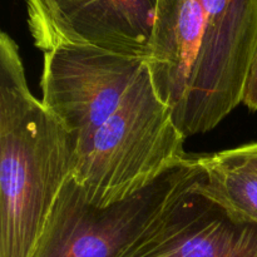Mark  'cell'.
<instances>
[{
    "label": "cell",
    "instance_id": "7",
    "mask_svg": "<svg viewBox=\"0 0 257 257\" xmlns=\"http://www.w3.org/2000/svg\"><path fill=\"white\" fill-rule=\"evenodd\" d=\"M157 5L158 0H53L45 52L84 43L148 59Z\"/></svg>",
    "mask_w": 257,
    "mask_h": 257
},
{
    "label": "cell",
    "instance_id": "2",
    "mask_svg": "<svg viewBox=\"0 0 257 257\" xmlns=\"http://www.w3.org/2000/svg\"><path fill=\"white\" fill-rule=\"evenodd\" d=\"M186 138L145 64L114 112L77 148L70 177L97 207L123 202L185 162Z\"/></svg>",
    "mask_w": 257,
    "mask_h": 257
},
{
    "label": "cell",
    "instance_id": "10",
    "mask_svg": "<svg viewBox=\"0 0 257 257\" xmlns=\"http://www.w3.org/2000/svg\"><path fill=\"white\" fill-rule=\"evenodd\" d=\"M218 158L232 165L242 166L257 173V141L238 147L216 152Z\"/></svg>",
    "mask_w": 257,
    "mask_h": 257
},
{
    "label": "cell",
    "instance_id": "5",
    "mask_svg": "<svg viewBox=\"0 0 257 257\" xmlns=\"http://www.w3.org/2000/svg\"><path fill=\"white\" fill-rule=\"evenodd\" d=\"M205 40L181 131L215 130L242 103L257 48V0H198Z\"/></svg>",
    "mask_w": 257,
    "mask_h": 257
},
{
    "label": "cell",
    "instance_id": "11",
    "mask_svg": "<svg viewBox=\"0 0 257 257\" xmlns=\"http://www.w3.org/2000/svg\"><path fill=\"white\" fill-rule=\"evenodd\" d=\"M242 104H245L250 110H257V48L246 80Z\"/></svg>",
    "mask_w": 257,
    "mask_h": 257
},
{
    "label": "cell",
    "instance_id": "3",
    "mask_svg": "<svg viewBox=\"0 0 257 257\" xmlns=\"http://www.w3.org/2000/svg\"><path fill=\"white\" fill-rule=\"evenodd\" d=\"M202 175L195 156L133 197L97 207L72 177L60 190L33 257H119Z\"/></svg>",
    "mask_w": 257,
    "mask_h": 257
},
{
    "label": "cell",
    "instance_id": "4",
    "mask_svg": "<svg viewBox=\"0 0 257 257\" xmlns=\"http://www.w3.org/2000/svg\"><path fill=\"white\" fill-rule=\"evenodd\" d=\"M43 54L42 102L77 148L114 112L147 62L84 43H63Z\"/></svg>",
    "mask_w": 257,
    "mask_h": 257
},
{
    "label": "cell",
    "instance_id": "9",
    "mask_svg": "<svg viewBox=\"0 0 257 257\" xmlns=\"http://www.w3.org/2000/svg\"><path fill=\"white\" fill-rule=\"evenodd\" d=\"M27 22L34 45L43 53L49 40L53 22V0H25Z\"/></svg>",
    "mask_w": 257,
    "mask_h": 257
},
{
    "label": "cell",
    "instance_id": "1",
    "mask_svg": "<svg viewBox=\"0 0 257 257\" xmlns=\"http://www.w3.org/2000/svg\"><path fill=\"white\" fill-rule=\"evenodd\" d=\"M77 142L30 90L20 50L0 34V257H33L70 177Z\"/></svg>",
    "mask_w": 257,
    "mask_h": 257
},
{
    "label": "cell",
    "instance_id": "8",
    "mask_svg": "<svg viewBox=\"0 0 257 257\" xmlns=\"http://www.w3.org/2000/svg\"><path fill=\"white\" fill-rule=\"evenodd\" d=\"M195 157L202 175L191 191L215 203L232 220L257 225V173L225 162L216 153Z\"/></svg>",
    "mask_w": 257,
    "mask_h": 257
},
{
    "label": "cell",
    "instance_id": "6",
    "mask_svg": "<svg viewBox=\"0 0 257 257\" xmlns=\"http://www.w3.org/2000/svg\"><path fill=\"white\" fill-rule=\"evenodd\" d=\"M119 257H257V225L190 190Z\"/></svg>",
    "mask_w": 257,
    "mask_h": 257
}]
</instances>
